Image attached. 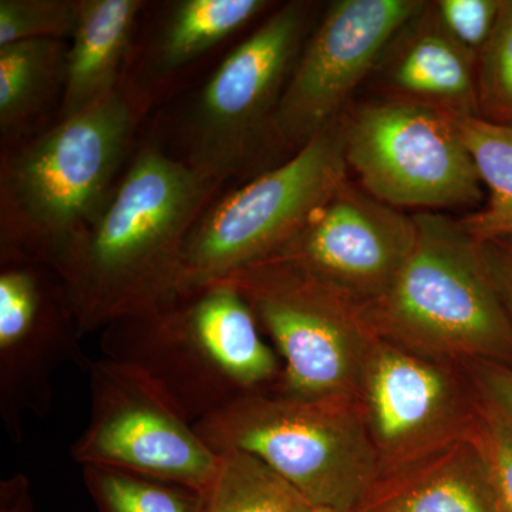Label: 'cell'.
Segmentation results:
<instances>
[{"label": "cell", "mask_w": 512, "mask_h": 512, "mask_svg": "<svg viewBox=\"0 0 512 512\" xmlns=\"http://www.w3.org/2000/svg\"><path fill=\"white\" fill-rule=\"evenodd\" d=\"M215 191L156 147L137 154L59 271L83 338L180 295L185 245Z\"/></svg>", "instance_id": "cell-1"}, {"label": "cell", "mask_w": 512, "mask_h": 512, "mask_svg": "<svg viewBox=\"0 0 512 512\" xmlns=\"http://www.w3.org/2000/svg\"><path fill=\"white\" fill-rule=\"evenodd\" d=\"M147 96L121 80L106 99L60 120L10 158L2 173L6 264L60 269L106 207Z\"/></svg>", "instance_id": "cell-2"}, {"label": "cell", "mask_w": 512, "mask_h": 512, "mask_svg": "<svg viewBox=\"0 0 512 512\" xmlns=\"http://www.w3.org/2000/svg\"><path fill=\"white\" fill-rule=\"evenodd\" d=\"M100 349L150 377L192 424L251 394L275 392L282 373L248 303L225 281L111 323Z\"/></svg>", "instance_id": "cell-3"}, {"label": "cell", "mask_w": 512, "mask_h": 512, "mask_svg": "<svg viewBox=\"0 0 512 512\" xmlns=\"http://www.w3.org/2000/svg\"><path fill=\"white\" fill-rule=\"evenodd\" d=\"M416 247L387 292L360 306L367 329L439 362L512 369V320L477 239L443 212H413Z\"/></svg>", "instance_id": "cell-4"}, {"label": "cell", "mask_w": 512, "mask_h": 512, "mask_svg": "<svg viewBox=\"0 0 512 512\" xmlns=\"http://www.w3.org/2000/svg\"><path fill=\"white\" fill-rule=\"evenodd\" d=\"M194 426L215 454H254L315 508L355 512L380 477L357 397L256 393Z\"/></svg>", "instance_id": "cell-5"}, {"label": "cell", "mask_w": 512, "mask_h": 512, "mask_svg": "<svg viewBox=\"0 0 512 512\" xmlns=\"http://www.w3.org/2000/svg\"><path fill=\"white\" fill-rule=\"evenodd\" d=\"M348 177L343 114L284 163L202 214L185 245L180 293L274 255Z\"/></svg>", "instance_id": "cell-6"}, {"label": "cell", "mask_w": 512, "mask_h": 512, "mask_svg": "<svg viewBox=\"0 0 512 512\" xmlns=\"http://www.w3.org/2000/svg\"><path fill=\"white\" fill-rule=\"evenodd\" d=\"M220 281L237 289L274 342L282 363L275 393L301 399L356 397L376 339L356 305L298 266L274 258Z\"/></svg>", "instance_id": "cell-7"}, {"label": "cell", "mask_w": 512, "mask_h": 512, "mask_svg": "<svg viewBox=\"0 0 512 512\" xmlns=\"http://www.w3.org/2000/svg\"><path fill=\"white\" fill-rule=\"evenodd\" d=\"M318 12V3L303 0L279 6L202 89L187 164L215 190L268 151L272 121Z\"/></svg>", "instance_id": "cell-8"}, {"label": "cell", "mask_w": 512, "mask_h": 512, "mask_svg": "<svg viewBox=\"0 0 512 512\" xmlns=\"http://www.w3.org/2000/svg\"><path fill=\"white\" fill-rule=\"evenodd\" d=\"M345 161L367 194L397 210L441 212L483 202L454 117L430 107L379 97L349 107Z\"/></svg>", "instance_id": "cell-9"}, {"label": "cell", "mask_w": 512, "mask_h": 512, "mask_svg": "<svg viewBox=\"0 0 512 512\" xmlns=\"http://www.w3.org/2000/svg\"><path fill=\"white\" fill-rule=\"evenodd\" d=\"M90 419L70 456L204 493L218 466L194 424L136 367L101 357L89 369Z\"/></svg>", "instance_id": "cell-10"}, {"label": "cell", "mask_w": 512, "mask_h": 512, "mask_svg": "<svg viewBox=\"0 0 512 512\" xmlns=\"http://www.w3.org/2000/svg\"><path fill=\"white\" fill-rule=\"evenodd\" d=\"M380 476L410 466L480 427L481 400L463 366L375 339L357 387Z\"/></svg>", "instance_id": "cell-11"}, {"label": "cell", "mask_w": 512, "mask_h": 512, "mask_svg": "<svg viewBox=\"0 0 512 512\" xmlns=\"http://www.w3.org/2000/svg\"><path fill=\"white\" fill-rule=\"evenodd\" d=\"M426 0H333L296 60L268 148L295 154L349 110L387 45Z\"/></svg>", "instance_id": "cell-12"}, {"label": "cell", "mask_w": 512, "mask_h": 512, "mask_svg": "<svg viewBox=\"0 0 512 512\" xmlns=\"http://www.w3.org/2000/svg\"><path fill=\"white\" fill-rule=\"evenodd\" d=\"M416 239L413 214L376 200L348 177L269 258L298 266L360 308L393 285Z\"/></svg>", "instance_id": "cell-13"}, {"label": "cell", "mask_w": 512, "mask_h": 512, "mask_svg": "<svg viewBox=\"0 0 512 512\" xmlns=\"http://www.w3.org/2000/svg\"><path fill=\"white\" fill-rule=\"evenodd\" d=\"M46 266L6 264L0 274V420L13 443L23 417H45L53 377L67 363L89 369L79 322L63 278L52 286Z\"/></svg>", "instance_id": "cell-14"}, {"label": "cell", "mask_w": 512, "mask_h": 512, "mask_svg": "<svg viewBox=\"0 0 512 512\" xmlns=\"http://www.w3.org/2000/svg\"><path fill=\"white\" fill-rule=\"evenodd\" d=\"M379 99L430 107L451 117L478 116L477 57L441 25L433 2L387 45L367 80Z\"/></svg>", "instance_id": "cell-15"}, {"label": "cell", "mask_w": 512, "mask_h": 512, "mask_svg": "<svg viewBox=\"0 0 512 512\" xmlns=\"http://www.w3.org/2000/svg\"><path fill=\"white\" fill-rule=\"evenodd\" d=\"M355 512H495L478 433L383 474Z\"/></svg>", "instance_id": "cell-16"}, {"label": "cell", "mask_w": 512, "mask_h": 512, "mask_svg": "<svg viewBox=\"0 0 512 512\" xmlns=\"http://www.w3.org/2000/svg\"><path fill=\"white\" fill-rule=\"evenodd\" d=\"M143 6L140 0H82L64 64L62 119L89 109L120 86L121 63Z\"/></svg>", "instance_id": "cell-17"}, {"label": "cell", "mask_w": 512, "mask_h": 512, "mask_svg": "<svg viewBox=\"0 0 512 512\" xmlns=\"http://www.w3.org/2000/svg\"><path fill=\"white\" fill-rule=\"evenodd\" d=\"M454 121L488 190L483 207L461 218L460 224L476 239L511 235L512 126L478 116H458Z\"/></svg>", "instance_id": "cell-18"}, {"label": "cell", "mask_w": 512, "mask_h": 512, "mask_svg": "<svg viewBox=\"0 0 512 512\" xmlns=\"http://www.w3.org/2000/svg\"><path fill=\"white\" fill-rule=\"evenodd\" d=\"M204 497V512H315L286 478L245 451L218 454V466Z\"/></svg>", "instance_id": "cell-19"}, {"label": "cell", "mask_w": 512, "mask_h": 512, "mask_svg": "<svg viewBox=\"0 0 512 512\" xmlns=\"http://www.w3.org/2000/svg\"><path fill=\"white\" fill-rule=\"evenodd\" d=\"M265 0H183L175 3L158 39V62L173 70L204 55L261 15Z\"/></svg>", "instance_id": "cell-20"}, {"label": "cell", "mask_w": 512, "mask_h": 512, "mask_svg": "<svg viewBox=\"0 0 512 512\" xmlns=\"http://www.w3.org/2000/svg\"><path fill=\"white\" fill-rule=\"evenodd\" d=\"M57 39L22 40L0 47V128L12 133L40 113L64 76Z\"/></svg>", "instance_id": "cell-21"}, {"label": "cell", "mask_w": 512, "mask_h": 512, "mask_svg": "<svg viewBox=\"0 0 512 512\" xmlns=\"http://www.w3.org/2000/svg\"><path fill=\"white\" fill-rule=\"evenodd\" d=\"M97 512H204L200 491L113 468L82 467Z\"/></svg>", "instance_id": "cell-22"}, {"label": "cell", "mask_w": 512, "mask_h": 512, "mask_svg": "<svg viewBox=\"0 0 512 512\" xmlns=\"http://www.w3.org/2000/svg\"><path fill=\"white\" fill-rule=\"evenodd\" d=\"M478 117L512 126V0H501L493 35L477 60Z\"/></svg>", "instance_id": "cell-23"}, {"label": "cell", "mask_w": 512, "mask_h": 512, "mask_svg": "<svg viewBox=\"0 0 512 512\" xmlns=\"http://www.w3.org/2000/svg\"><path fill=\"white\" fill-rule=\"evenodd\" d=\"M82 0H0V47L73 36Z\"/></svg>", "instance_id": "cell-24"}, {"label": "cell", "mask_w": 512, "mask_h": 512, "mask_svg": "<svg viewBox=\"0 0 512 512\" xmlns=\"http://www.w3.org/2000/svg\"><path fill=\"white\" fill-rule=\"evenodd\" d=\"M478 440L487 460L495 512H512V426L485 400L481 406Z\"/></svg>", "instance_id": "cell-25"}, {"label": "cell", "mask_w": 512, "mask_h": 512, "mask_svg": "<svg viewBox=\"0 0 512 512\" xmlns=\"http://www.w3.org/2000/svg\"><path fill=\"white\" fill-rule=\"evenodd\" d=\"M433 5L448 35L478 60L497 25L501 0H434Z\"/></svg>", "instance_id": "cell-26"}, {"label": "cell", "mask_w": 512, "mask_h": 512, "mask_svg": "<svg viewBox=\"0 0 512 512\" xmlns=\"http://www.w3.org/2000/svg\"><path fill=\"white\" fill-rule=\"evenodd\" d=\"M463 367L481 399L503 414L512 426V369L485 362Z\"/></svg>", "instance_id": "cell-27"}, {"label": "cell", "mask_w": 512, "mask_h": 512, "mask_svg": "<svg viewBox=\"0 0 512 512\" xmlns=\"http://www.w3.org/2000/svg\"><path fill=\"white\" fill-rule=\"evenodd\" d=\"M477 244L498 298L512 320V234L477 239Z\"/></svg>", "instance_id": "cell-28"}, {"label": "cell", "mask_w": 512, "mask_h": 512, "mask_svg": "<svg viewBox=\"0 0 512 512\" xmlns=\"http://www.w3.org/2000/svg\"><path fill=\"white\" fill-rule=\"evenodd\" d=\"M32 487L25 474H13L0 483V512H33Z\"/></svg>", "instance_id": "cell-29"}, {"label": "cell", "mask_w": 512, "mask_h": 512, "mask_svg": "<svg viewBox=\"0 0 512 512\" xmlns=\"http://www.w3.org/2000/svg\"><path fill=\"white\" fill-rule=\"evenodd\" d=\"M315 512H338V511L328 510V508H316Z\"/></svg>", "instance_id": "cell-30"}]
</instances>
